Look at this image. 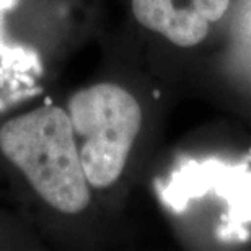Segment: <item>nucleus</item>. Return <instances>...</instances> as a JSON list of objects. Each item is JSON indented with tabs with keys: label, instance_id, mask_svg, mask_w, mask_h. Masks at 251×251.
I'll return each mask as SVG.
<instances>
[{
	"label": "nucleus",
	"instance_id": "2",
	"mask_svg": "<svg viewBox=\"0 0 251 251\" xmlns=\"http://www.w3.org/2000/svg\"><path fill=\"white\" fill-rule=\"evenodd\" d=\"M69 118L74 132L83 139L78 152L88 184L111 186L123 175L142 126L137 100L119 85L98 83L70 98Z\"/></svg>",
	"mask_w": 251,
	"mask_h": 251
},
{
	"label": "nucleus",
	"instance_id": "4",
	"mask_svg": "<svg viewBox=\"0 0 251 251\" xmlns=\"http://www.w3.org/2000/svg\"><path fill=\"white\" fill-rule=\"evenodd\" d=\"M228 7L230 0H132L135 20L179 48L198 46Z\"/></svg>",
	"mask_w": 251,
	"mask_h": 251
},
{
	"label": "nucleus",
	"instance_id": "1",
	"mask_svg": "<svg viewBox=\"0 0 251 251\" xmlns=\"http://www.w3.org/2000/svg\"><path fill=\"white\" fill-rule=\"evenodd\" d=\"M0 150L54 209L64 214L87 209L88 181L64 109L46 106L10 119L0 127Z\"/></svg>",
	"mask_w": 251,
	"mask_h": 251
},
{
	"label": "nucleus",
	"instance_id": "3",
	"mask_svg": "<svg viewBox=\"0 0 251 251\" xmlns=\"http://www.w3.org/2000/svg\"><path fill=\"white\" fill-rule=\"evenodd\" d=\"M215 189V194L228 202V227L225 232H235L242 224L251 220V170L248 165H225L219 162L183 165L163 196L170 207L181 209L191 198Z\"/></svg>",
	"mask_w": 251,
	"mask_h": 251
}]
</instances>
